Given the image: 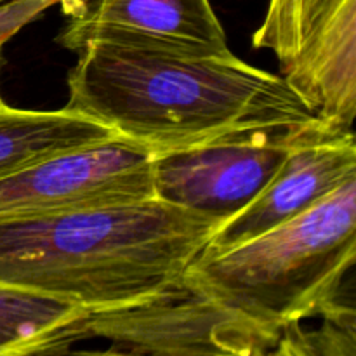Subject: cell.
Masks as SVG:
<instances>
[{"instance_id": "1", "label": "cell", "mask_w": 356, "mask_h": 356, "mask_svg": "<svg viewBox=\"0 0 356 356\" xmlns=\"http://www.w3.org/2000/svg\"><path fill=\"white\" fill-rule=\"evenodd\" d=\"M63 108L152 155L318 118L280 75L222 54L90 42L76 51Z\"/></svg>"}, {"instance_id": "2", "label": "cell", "mask_w": 356, "mask_h": 356, "mask_svg": "<svg viewBox=\"0 0 356 356\" xmlns=\"http://www.w3.org/2000/svg\"><path fill=\"white\" fill-rule=\"evenodd\" d=\"M222 222L156 198L0 219V285L96 315L145 308L184 294L188 266Z\"/></svg>"}, {"instance_id": "3", "label": "cell", "mask_w": 356, "mask_h": 356, "mask_svg": "<svg viewBox=\"0 0 356 356\" xmlns=\"http://www.w3.org/2000/svg\"><path fill=\"white\" fill-rule=\"evenodd\" d=\"M356 261V177L291 221L221 250H202L184 294L266 346L344 294Z\"/></svg>"}, {"instance_id": "4", "label": "cell", "mask_w": 356, "mask_h": 356, "mask_svg": "<svg viewBox=\"0 0 356 356\" xmlns=\"http://www.w3.org/2000/svg\"><path fill=\"white\" fill-rule=\"evenodd\" d=\"M252 45L273 51L278 75L322 124L353 131L356 0H270Z\"/></svg>"}, {"instance_id": "5", "label": "cell", "mask_w": 356, "mask_h": 356, "mask_svg": "<svg viewBox=\"0 0 356 356\" xmlns=\"http://www.w3.org/2000/svg\"><path fill=\"white\" fill-rule=\"evenodd\" d=\"M153 155L122 136L80 146L0 177V219L153 200Z\"/></svg>"}, {"instance_id": "6", "label": "cell", "mask_w": 356, "mask_h": 356, "mask_svg": "<svg viewBox=\"0 0 356 356\" xmlns=\"http://www.w3.org/2000/svg\"><path fill=\"white\" fill-rule=\"evenodd\" d=\"M315 122L228 136L207 145L153 155L155 198L228 221L263 191L289 149Z\"/></svg>"}, {"instance_id": "7", "label": "cell", "mask_w": 356, "mask_h": 356, "mask_svg": "<svg viewBox=\"0 0 356 356\" xmlns=\"http://www.w3.org/2000/svg\"><path fill=\"white\" fill-rule=\"evenodd\" d=\"M63 9L68 23L56 42L70 51L90 42L188 54L229 51L211 0H70Z\"/></svg>"}, {"instance_id": "8", "label": "cell", "mask_w": 356, "mask_h": 356, "mask_svg": "<svg viewBox=\"0 0 356 356\" xmlns=\"http://www.w3.org/2000/svg\"><path fill=\"white\" fill-rule=\"evenodd\" d=\"M355 177L353 131H334L315 122L289 149L263 191L243 211L222 222L202 250L221 252L256 238L306 212Z\"/></svg>"}, {"instance_id": "9", "label": "cell", "mask_w": 356, "mask_h": 356, "mask_svg": "<svg viewBox=\"0 0 356 356\" xmlns=\"http://www.w3.org/2000/svg\"><path fill=\"white\" fill-rule=\"evenodd\" d=\"M96 313L75 302L0 285V356H40L92 339Z\"/></svg>"}, {"instance_id": "10", "label": "cell", "mask_w": 356, "mask_h": 356, "mask_svg": "<svg viewBox=\"0 0 356 356\" xmlns=\"http://www.w3.org/2000/svg\"><path fill=\"white\" fill-rule=\"evenodd\" d=\"M110 129L65 110L37 111L0 104V177L38 160L104 141Z\"/></svg>"}, {"instance_id": "11", "label": "cell", "mask_w": 356, "mask_h": 356, "mask_svg": "<svg viewBox=\"0 0 356 356\" xmlns=\"http://www.w3.org/2000/svg\"><path fill=\"white\" fill-rule=\"evenodd\" d=\"M70 0H6L0 3V51L26 24L40 17L54 6H65Z\"/></svg>"}, {"instance_id": "12", "label": "cell", "mask_w": 356, "mask_h": 356, "mask_svg": "<svg viewBox=\"0 0 356 356\" xmlns=\"http://www.w3.org/2000/svg\"><path fill=\"white\" fill-rule=\"evenodd\" d=\"M40 356H153L145 351L134 350V348L120 346V344L111 343L110 348H101V350H75V348H66V350L52 351Z\"/></svg>"}, {"instance_id": "13", "label": "cell", "mask_w": 356, "mask_h": 356, "mask_svg": "<svg viewBox=\"0 0 356 356\" xmlns=\"http://www.w3.org/2000/svg\"><path fill=\"white\" fill-rule=\"evenodd\" d=\"M2 65H3V56H2V51H0V73H2ZM3 103L2 99V90H0V104Z\"/></svg>"}, {"instance_id": "14", "label": "cell", "mask_w": 356, "mask_h": 356, "mask_svg": "<svg viewBox=\"0 0 356 356\" xmlns=\"http://www.w3.org/2000/svg\"><path fill=\"white\" fill-rule=\"evenodd\" d=\"M2 2H6V0H0V3H2Z\"/></svg>"}]
</instances>
